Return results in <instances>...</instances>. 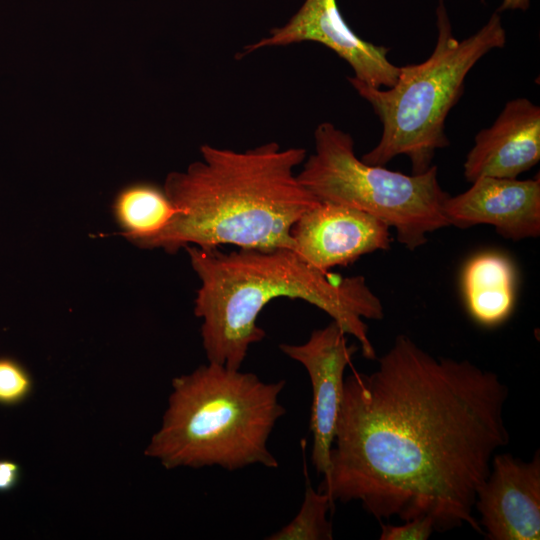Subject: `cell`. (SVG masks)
<instances>
[{
    "mask_svg": "<svg viewBox=\"0 0 540 540\" xmlns=\"http://www.w3.org/2000/svg\"><path fill=\"white\" fill-rule=\"evenodd\" d=\"M540 160V108L526 98L506 103L495 122L478 132L463 165L464 177L514 179Z\"/></svg>",
    "mask_w": 540,
    "mask_h": 540,
    "instance_id": "12",
    "label": "cell"
},
{
    "mask_svg": "<svg viewBox=\"0 0 540 540\" xmlns=\"http://www.w3.org/2000/svg\"><path fill=\"white\" fill-rule=\"evenodd\" d=\"M465 192L448 196L443 212L449 226L491 225L505 239L540 235V179L479 177Z\"/></svg>",
    "mask_w": 540,
    "mask_h": 540,
    "instance_id": "11",
    "label": "cell"
},
{
    "mask_svg": "<svg viewBox=\"0 0 540 540\" xmlns=\"http://www.w3.org/2000/svg\"><path fill=\"white\" fill-rule=\"evenodd\" d=\"M21 477L20 466L7 459L0 460V492H8L16 487Z\"/></svg>",
    "mask_w": 540,
    "mask_h": 540,
    "instance_id": "18",
    "label": "cell"
},
{
    "mask_svg": "<svg viewBox=\"0 0 540 540\" xmlns=\"http://www.w3.org/2000/svg\"><path fill=\"white\" fill-rule=\"evenodd\" d=\"M33 390V379L18 361L0 357V404L17 405Z\"/></svg>",
    "mask_w": 540,
    "mask_h": 540,
    "instance_id": "16",
    "label": "cell"
},
{
    "mask_svg": "<svg viewBox=\"0 0 540 540\" xmlns=\"http://www.w3.org/2000/svg\"><path fill=\"white\" fill-rule=\"evenodd\" d=\"M280 350L301 363L312 386L309 430L313 438L312 464L318 474L328 473L330 452L340 409L344 371L357 351L348 345L345 332L332 321L314 330L303 344H280Z\"/></svg>",
    "mask_w": 540,
    "mask_h": 540,
    "instance_id": "8",
    "label": "cell"
},
{
    "mask_svg": "<svg viewBox=\"0 0 540 540\" xmlns=\"http://www.w3.org/2000/svg\"><path fill=\"white\" fill-rule=\"evenodd\" d=\"M435 531L430 516H418L401 525L382 524L381 540H426Z\"/></svg>",
    "mask_w": 540,
    "mask_h": 540,
    "instance_id": "17",
    "label": "cell"
},
{
    "mask_svg": "<svg viewBox=\"0 0 540 540\" xmlns=\"http://www.w3.org/2000/svg\"><path fill=\"white\" fill-rule=\"evenodd\" d=\"M285 384L213 362L174 378L162 425L145 454L167 469L277 468L267 442L286 413L279 401Z\"/></svg>",
    "mask_w": 540,
    "mask_h": 540,
    "instance_id": "4",
    "label": "cell"
},
{
    "mask_svg": "<svg viewBox=\"0 0 540 540\" xmlns=\"http://www.w3.org/2000/svg\"><path fill=\"white\" fill-rule=\"evenodd\" d=\"M185 249L201 282L194 314L202 319L208 362L240 369L251 345L265 337L259 313L279 297L301 299L324 311L358 341L366 359L376 358L365 320H382L384 307L365 277L319 270L287 248Z\"/></svg>",
    "mask_w": 540,
    "mask_h": 540,
    "instance_id": "3",
    "label": "cell"
},
{
    "mask_svg": "<svg viewBox=\"0 0 540 540\" xmlns=\"http://www.w3.org/2000/svg\"><path fill=\"white\" fill-rule=\"evenodd\" d=\"M293 250L322 271L354 263L363 255L390 248V227L361 210L319 202L291 230Z\"/></svg>",
    "mask_w": 540,
    "mask_h": 540,
    "instance_id": "10",
    "label": "cell"
},
{
    "mask_svg": "<svg viewBox=\"0 0 540 540\" xmlns=\"http://www.w3.org/2000/svg\"><path fill=\"white\" fill-rule=\"evenodd\" d=\"M474 508L490 540L540 538V454L523 461L511 454H494L490 472L478 488Z\"/></svg>",
    "mask_w": 540,
    "mask_h": 540,
    "instance_id": "9",
    "label": "cell"
},
{
    "mask_svg": "<svg viewBox=\"0 0 540 540\" xmlns=\"http://www.w3.org/2000/svg\"><path fill=\"white\" fill-rule=\"evenodd\" d=\"M303 41L318 42L330 48L348 62L354 71L353 77L372 87L390 88L397 81L399 67L389 61L388 48L367 42L354 33L342 17L337 0H305L285 25L245 46L237 58L264 47Z\"/></svg>",
    "mask_w": 540,
    "mask_h": 540,
    "instance_id": "7",
    "label": "cell"
},
{
    "mask_svg": "<svg viewBox=\"0 0 540 540\" xmlns=\"http://www.w3.org/2000/svg\"><path fill=\"white\" fill-rule=\"evenodd\" d=\"M436 17L438 35L432 54L422 63L399 67L397 81L388 90L348 77L383 127L378 144L361 158L367 164L384 166L405 155L412 174L427 171L436 150L449 145L445 121L463 93L467 74L485 54L505 46L506 31L497 11L463 40L454 37L442 0Z\"/></svg>",
    "mask_w": 540,
    "mask_h": 540,
    "instance_id": "5",
    "label": "cell"
},
{
    "mask_svg": "<svg viewBox=\"0 0 540 540\" xmlns=\"http://www.w3.org/2000/svg\"><path fill=\"white\" fill-rule=\"evenodd\" d=\"M200 152L186 171L167 175L163 190L178 212L141 247L293 250L294 224L320 202L294 174L306 150L270 142L243 152L206 144Z\"/></svg>",
    "mask_w": 540,
    "mask_h": 540,
    "instance_id": "2",
    "label": "cell"
},
{
    "mask_svg": "<svg viewBox=\"0 0 540 540\" xmlns=\"http://www.w3.org/2000/svg\"><path fill=\"white\" fill-rule=\"evenodd\" d=\"M112 210L122 234L139 247L161 233L178 212L164 190L150 183L121 189Z\"/></svg>",
    "mask_w": 540,
    "mask_h": 540,
    "instance_id": "14",
    "label": "cell"
},
{
    "mask_svg": "<svg viewBox=\"0 0 540 540\" xmlns=\"http://www.w3.org/2000/svg\"><path fill=\"white\" fill-rule=\"evenodd\" d=\"M507 397L496 373L400 334L374 372L344 379L319 490L333 503L360 501L379 521L430 516L435 531L466 524L483 534L474 503L509 442Z\"/></svg>",
    "mask_w": 540,
    "mask_h": 540,
    "instance_id": "1",
    "label": "cell"
},
{
    "mask_svg": "<svg viewBox=\"0 0 540 540\" xmlns=\"http://www.w3.org/2000/svg\"><path fill=\"white\" fill-rule=\"evenodd\" d=\"M333 506L330 497L325 492L316 491L307 478L304 500L298 514L286 526L266 539L332 540L333 527L327 514Z\"/></svg>",
    "mask_w": 540,
    "mask_h": 540,
    "instance_id": "15",
    "label": "cell"
},
{
    "mask_svg": "<svg viewBox=\"0 0 540 540\" xmlns=\"http://www.w3.org/2000/svg\"><path fill=\"white\" fill-rule=\"evenodd\" d=\"M484 1V0H482ZM530 6V0H502L497 12L500 13L505 10H521L526 11Z\"/></svg>",
    "mask_w": 540,
    "mask_h": 540,
    "instance_id": "19",
    "label": "cell"
},
{
    "mask_svg": "<svg viewBox=\"0 0 540 540\" xmlns=\"http://www.w3.org/2000/svg\"><path fill=\"white\" fill-rule=\"evenodd\" d=\"M461 288L472 320L482 327H497L508 320L515 307V265L497 251L477 253L463 267Z\"/></svg>",
    "mask_w": 540,
    "mask_h": 540,
    "instance_id": "13",
    "label": "cell"
},
{
    "mask_svg": "<svg viewBox=\"0 0 540 540\" xmlns=\"http://www.w3.org/2000/svg\"><path fill=\"white\" fill-rule=\"evenodd\" d=\"M315 152L297 175L318 201L366 212L396 232L397 240L413 251L427 236L449 226L443 205L449 194L432 165L421 174L406 175L359 159L350 134L332 123L318 125Z\"/></svg>",
    "mask_w": 540,
    "mask_h": 540,
    "instance_id": "6",
    "label": "cell"
}]
</instances>
